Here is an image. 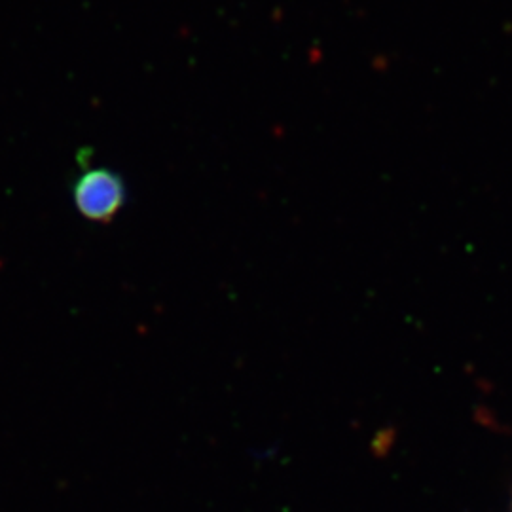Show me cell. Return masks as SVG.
<instances>
[{
    "label": "cell",
    "instance_id": "cell-1",
    "mask_svg": "<svg viewBox=\"0 0 512 512\" xmlns=\"http://www.w3.org/2000/svg\"><path fill=\"white\" fill-rule=\"evenodd\" d=\"M73 198L84 219L109 224L126 205L128 190L122 175L105 167H93L76 179Z\"/></svg>",
    "mask_w": 512,
    "mask_h": 512
}]
</instances>
